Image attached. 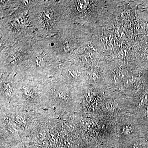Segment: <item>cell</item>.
Returning <instances> with one entry per match:
<instances>
[{
    "mask_svg": "<svg viewBox=\"0 0 148 148\" xmlns=\"http://www.w3.org/2000/svg\"><path fill=\"white\" fill-rule=\"evenodd\" d=\"M134 130V127L131 125H125L123 127L122 131L123 133L125 135H129L133 132Z\"/></svg>",
    "mask_w": 148,
    "mask_h": 148,
    "instance_id": "6da1fadb",
    "label": "cell"
},
{
    "mask_svg": "<svg viewBox=\"0 0 148 148\" xmlns=\"http://www.w3.org/2000/svg\"><path fill=\"white\" fill-rule=\"evenodd\" d=\"M130 148H142V147L140 144H138V143H135L132 145Z\"/></svg>",
    "mask_w": 148,
    "mask_h": 148,
    "instance_id": "7a4b0ae2",
    "label": "cell"
},
{
    "mask_svg": "<svg viewBox=\"0 0 148 148\" xmlns=\"http://www.w3.org/2000/svg\"><path fill=\"white\" fill-rule=\"evenodd\" d=\"M145 112L147 115H148V107H147V108L146 109Z\"/></svg>",
    "mask_w": 148,
    "mask_h": 148,
    "instance_id": "3957f363",
    "label": "cell"
},
{
    "mask_svg": "<svg viewBox=\"0 0 148 148\" xmlns=\"http://www.w3.org/2000/svg\"></svg>",
    "mask_w": 148,
    "mask_h": 148,
    "instance_id": "277c9868",
    "label": "cell"
}]
</instances>
